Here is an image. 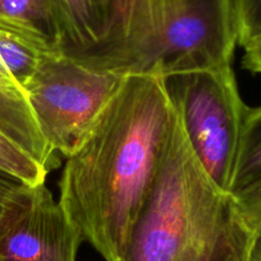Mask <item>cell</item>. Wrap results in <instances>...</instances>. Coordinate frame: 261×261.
<instances>
[{
    "label": "cell",
    "instance_id": "16",
    "mask_svg": "<svg viewBox=\"0 0 261 261\" xmlns=\"http://www.w3.org/2000/svg\"><path fill=\"white\" fill-rule=\"evenodd\" d=\"M248 261H261V233L255 234V237H253Z\"/></svg>",
    "mask_w": 261,
    "mask_h": 261
},
{
    "label": "cell",
    "instance_id": "10",
    "mask_svg": "<svg viewBox=\"0 0 261 261\" xmlns=\"http://www.w3.org/2000/svg\"><path fill=\"white\" fill-rule=\"evenodd\" d=\"M0 22L27 32L53 50L62 44L51 0H0Z\"/></svg>",
    "mask_w": 261,
    "mask_h": 261
},
{
    "label": "cell",
    "instance_id": "8",
    "mask_svg": "<svg viewBox=\"0 0 261 261\" xmlns=\"http://www.w3.org/2000/svg\"><path fill=\"white\" fill-rule=\"evenodd\" d=\"M59 26V51L86 49L101 41L112 17L110 0H51Z\"/></svg>",
    "mask_w": 261,
    "mask_h": 261
},
{
    "label": "cell",
    "instance_id": "17",
    "mask_svg": "<svg viewBox=\"0 0 261 261\" xmlns=\"http://www.w3.org/2000/svg\"><path fill=\"white\" fill-rule=\"evenodd\" d=\"M0 85H17L16 82H14L13 80L8 76V73H7L6 69L3 68L2 63H0Z\"/></svg>",
    "mask_w": 261,
    "mask_h": 261
},
{
    "label": "cell",
    "instance_id": "13",
    "mask_svg": "<svg viewBox=\"0 0 261 261\" xmlns=\"http://www.w3.org/2000/svg\"><path fill=\"white\" fill-rule=\"evenodd\" d=\"M243 220L255 234L261 233V177L233 193Z\"/></svg>",
    "mask_w": 261,
    "mask_h": 261
},
{
    "label": "cell",
    "instance_id": "1",
    "mask_svg": "<svg viewBox=\"0 0 261 261\" xmlns=\"http://www.w3.org/2000/svg\"><path fill=\"white\" fill-rule=\"evenodd\" d=\"M175 118L163 77L124 76L67 158L59 204L105 261L119 258L156 179Z\"/></svg>",
    "mask_w": 261,
    "mask_h": 261
},
{
    "label": "cell",
    "instance_id": "4",
    "mask_svg": "<svg viewBox=\"0 0 261 261\" xmlns=\"http://www.w3.org/2000/svg\"><path fill=\"white\" fill-rule=\"evenodd\" d=\"M188 144L220 190L232 193L246 107L232 64L164 79Z\"/></svg>",
    "mask_w": 261,
    "mask_h": 261
},
{
    "label": "cell",
    "instance_id": "15",
    "mask_svg": "<svg viewBox=\"0 0 261 261\" xmlns=\"http://www.w3.org/2000/svg\"><path fill=\"white\" fill-rule=\"evenodd\" d=\"M21 185L22 183L17 179L9 177L6 173L0 172V214L3 212L8 200L12 197V195L16 192V190Z\"/></svg>",
    "mask_w": 261,
    "mask_h": 261
},
{
    "label": "cell",
    "instance_id": "14",
    "mask_svg": "<svg viewBox=\"0 0 261 261\" xmlns=\"http://www.w3.org/2000/svg\"><path fill=\"white\" fill-rule=\"evenodd\" d=\"M242 65L251 73L261 74V36L245 45Z\"/></svg>",
    "mask_w": 261,
    "mask_h": 261
},
{
    "label": "cell",
    "instance_id": "3",
    "mask_svg": "<svg viewBox=\"0 0 261 261\" xmlns=\"http://www.w3.org/2000/svg\"><path fill=\"white\" fill-rule=\"evenodd\" d=\"M109 30L86 49L62 53L119 76L165 77L232 64L234 0H110Z\"/></svg>",
    "mask_w": 261,
    "mask_h": 261
},
{
    "label": "cell",
    "instance_id": "11",
    "mask_svg": "<svg viewBox=\"0 0 261 261\" xmlns=\"http://www.w3.org/2000/svg\"><path fill=\"white\" fill-rule=\"evenodd\" d=\"M261 177V105L248 108L232 183V195Z\"/></svg>",
    "mask_w": 261,
    "mask_h": 261
},
{
    "label": "cell",
    "instance_id": "6",
    "mask_svg": "<svg viewBox=\"0 0 261 261\" xmlns=\"http://www.w3.org/2000/svg\"><path fill=\"white\" fill-rule=\"evenodd\" d=\"M82 242L45 183H22L0 214V261H76Z\"/></svg>",
    "mask_w": 261,
    "mask_h": 261
},
{
    "label": "cell",
    "instance_id": "7",
    "mask_svg": "<svg viewBox=\"0 0 261 261\" xmlns=\"http://www.w3.org/2000/svg\"><path fill=\"white\" fill-rule=\"evenodd\" d=\"M57 167L23 87L0 85V172L29 186L45 183Z\"/></svg>",
    "mask_w": 261,
    "mask_h": 261
},
{
    "label": "cell",
    "instance_id": "2",
    "mask_svg": "<svg viewBox=\"0 0 261 261\" xmlns=\"http://www.w3.org/2000/svg\"><path fill=\"white\" fill-rule=\"evenodd\" d=\"M253 237L234 196L220 190L195 156L177 117L118 261H248Z\"/></svg>",
    "mask_w": 261,
    "mask_h": 261
},
{
    "label": "cell",
    "instance_id": "12",
    "mask_svg": "<svg viewBox=\"0 0 261 261\" xmlns=\"http://www.w3.org/2000/svg\"><path fill=\"white\" fill-rule=\"evenodd\" d=\"M238 45L261 36V0H234Z\"/></svg>",
    "mask_w": 261,
    "mask_h": 261
},
{
    "label": "cell",
    "instance_id": "9",
    "mask_svg": "<svg viewBox=\"0 0 261 261\" xmlns=\"http://www.w3.org/2000/svg\"><path fill=\"white\" fill-rule=\"evenodd\" d=\"M50 51L59 50L50 49L27 32L0 22V63L21 87L34 76L44 55Z\"/></svg>",
    "mask_w": 261,
    "mask_h": 261
},
{
    "label": "cell",
    "instance_id": "5",
    "mask_svg": "<svg viewBox=\"0 0 261 261\" xmlns=\"http://www.w3.org/2000/svg\"><path fill=\"white\" fill-rule=\"evenodd\" d=\"M124 76L87 68L60 51L44 55L23 86L42 136L68 158L82 144Z\"/></svg>",
    "mask_w": 261,
    "mask_h": 261
}]
</instances>
